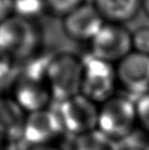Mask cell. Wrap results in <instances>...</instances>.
Segmentation results:
<instances>
[{
	"label": "cell",
	"mask_w": 149,
	"mask_h": 150,
	"mask_svg": "<svg viewBox=\"0 0 149 150\" xmlns=\"http://www.w3.org/2000/svg\"><path fill=\"white\" fill-rule=\"evenodd\" d=\"M82 77V58L72 53H59L52 56L45 75L52 100L60 103L80 94Z\"/></svg>",
	"instance_id": "cell-1"
},
{
	"label": "cell",
	"mask_w": 149,
	"mask_h": 150,
	"mask_svg": "<svg viewBox=\"0 0 149 150\" xmlns=\"http://www.w3.org/2000/svg\"><path fill=\"white\" fill-rule=\"evenodd\" d=\"M138 126L136 101L129 96L114 95L99 105L97 130L112 140H125Z\"/></svg>",
	"instance_id": "cell-2"
},
{
	"label": "cell",
	"mask_w": 149,
	"mask_h": 150,
	"mask_svg": "<svg viewBox=\"0 0 149 150\" xmlns=\"http://www.w3.org/2000/svg\"><path fill=\"white\" fill-rule=\"evenodd\" d=\"M40 45V33L35 24L12 14L0 23V52L14 60L35 55Z\"/></svg>",
	"instance_id": "cell-3"
},
{
	"label": "cell",
	"mask_w": 149,
	"mask_h": 150,
	"mask_svg": "<svg viewBox=\"0 0 149 150\" xmlns=\"http://www.w3.org/2000/svg\"><path fill=\"white\" fill-rule=\"evenodd\" d=\"M83 77L81 93L100 105L114 96L117 86L115 65L89 53L82 58Z\"/></svg>",
	"instance_id": "cell-4"
},
{
	"label": "cell",
	"mask_w": 149,
	"mask_h": 150,
	"mask_svg": "<svg viewBox=\"0 0 149 150\" xmlns=\"http://www.w3.org/2000/svg\"><path fill=\"white\" fill-rule=\"evenodd\" d=\"M57 113L64 130L74 137L97 130L99 105L82 94L58 103Z\"/></svg>",
	"instance_id": "cell-5"
},
{
	"label": "cell",
	"mask_w": 149,
	"mask_h": 150,
	"mask_svg": "<svg viewBox=\"0 0 149 150\" xmlns=\"http://www.w3.org/2000/svg\"><path fill=\"white\" fill-rule=\"evenodd\" d=\"M90 46L92 55L115 65L133 51L131 32L123 25L105 23Z\"/></svg>",
	"instance_id": "cell-6"
},
{
	"label": "cell",
	"mask_w": 149,
	"mask_h": 150,
	"mask_svg": "<svg viewBox=\"0 0 149 150\" xmlns=\"http://www.w3.org/2000/svg\"><path fill=\"white\" fill-rule=\"evenodd\" d=\"M117 85L127 95L139 97L149 93V55L132 51L115 64Z\"/></svg>",
	"instance_id": "cell-7"
},
{
	"label": "cell",
	"mask_w": 149,
	"mask_h": 150,
	"mask_svg": "<svg viewBox=\"0 0 149 150\" xmlns=\"http://www.w3.org/2000/svg\"><path fill=\"white\" fill-rule=\"evenodd\" d=\"M64 131L57 111L41 109L26 115L22 140L28 146L52 144Z\"/></svg>",
	"instance_id": "cell-8"
},
{
	"label": "cell",
	"mask_w": 149,
	"mask_h": 150,
	"mask_svg": "<svg viewBox=\"0 0 149 150\" xmlns=\"http://www.w3.org/2000/svg\"><path fill=\"white\" fill-rule=\"evenodd\" d=\"M105 25L92 3H84L62 18V28L68 38L79 42H91Z\"/></svg>",
	"instance_id": "cell-9"
},
{
	"label": "cell",
	"mask_w": 149,
	"mask_h": 150,
	"mask_svg": "<svg viewBox=\"0 0 149 150\" xmlns=\"http://www.w3.org/2000/svg\"><path fill=\"white\" fill-rule=\"evenodd\" d=\"M12 98L26 113L48 108L52 96L46 80L20 74L14 82Z\"/></svg>",
	"instance_id": "cell-10"
},
{
	"label": "cell",
	"mask_w": 149,
	"mask_h": 150,
	"mask_svg": "<svg viewBox=\"0 0 149 150\" xmlns=\"http://www.w3.org/2000/svg\"><path fill=\"white\" fill-rule=\"evenodd\" d=\"M105 23L123 25L133 20L142 8V0H93Z\"/></svg>",
	"instance_id": "cell-11"
},
{
	"label": "cell",
	"mask_w": 149,
	"mask_h": 150,
	"mask_svg": "<svg viewBox=\"0 0 149 150\" xmlns=\"http://www.w3.org/2000/svg\"><path fill=\"white\" fill-rule=\"evenodd\" d=\"M26 115L12 97L0 96V135L22 139Z\"/></svg>",
	"instance_id": "cell-12"
},
{
	"label": "cell",
	"mask_w": 149,
	"mask_h": 150,
	"mask_svg": "<svg viewBox=\"0 0 149 150\" xmlns=\"http://www.w3.org/2000/svg\"><path fill=\"white\" fill-rule=\"evenodd\" d=\"M74 150H119L117 143L112 140L99 130L75 137Z\"/></svg>",
	"instance_id": "cell-13"
},
{
	"label": "cell",
	"mask_w": 149,
	"mask_h": 150,
	"mask_svg": "<svg viewBox=\"0 0 149 150\" xmlns=\"http://www.w3.org/2000/svg\"><path fill=\"white\" fill-rule=\"evenodd\" d=\"M47 10L45 0H13L12 14L33 22Z\"/></svg>",
	"instance_id": "cell-14"
},
{
	"label": "cell",
	"mask_w": 149,
	"mask_h": 150,
	"mask_svg": "<svg viewBox=\"0 0 149 150\" xmlns=\"http://www.w3.org/2000/svg\"><path fill=\"white\" fill-rule=\"evenodd\" d=\"M131 37L133 51L149 55V27H139L132 32Z\"/></svg>",
	"instance_id": "cell-15"
},
{
	"label": "cell",
	"mask_w": 149,
	"mask_h": 150,
	"mask_svg": "<svg viewBox=\"0 0 149 150\" xmlns=\"http://www.w3.org/2000/svg\"><path fill=\"white\" fill-rule=\"evenodd\" d=\"M45 1L48 10L62 18L85 3V0H45Z\"/></svg>",
	"instance_id": "cell-16"
},
{
	"label": "cell",
	"mask_w": 149,
	"mask_h": 150,
	"mask_svg": "<svg viewBox=\"0 0 149 150\" xmlns=\"http://www.w3.org/2000/svg\"><path fill=\"white\" fill-rule=\"evenodd\" d=\"M138 126L149 134V93L136 100Z\"/></svg>",
	"instance_id": "cell-17"
},
{
	"label": "cell",
	"mask_w": 149,
	"mask_h": 150,
	"mask_svg": "<svg viewBox=\"0 0 149 150\" xmlns=\"http://www.w3.org/2000/svg\"><path fill=\"white\" fill-rule=\"evenodd\" d=\"M14 59L0 52V83L4 82L11 76L14 71Z\"/></svg>",
	"instance_id": "cell-18"
},
{
	"label": "cell",
	"mask_w": 149,
	"mask_h": 150,
	"mask_svg": "<svg viewBox=\"0 0 149 150\" xmlns=\"http://www.w3.org/2000/svg\"><path fill=\"white\" fill-rule=\"evenodd\" d=\"M13 0H0V23L12 16Z\"/></svg>",
	"instance_id": "cell-19"
},
{
	"label": "cell",
	"mask_w": 149,
	"mask_h": 150,
	"mask_svg": "<svg viewBox=\"0 0 149 150\" xmlns=\"http://www.w3.org/2000/svg\"><path fill=\"white\" fill-rule=\"evenodd\" d=\"M27 150H60L57 146L53 144L47 145H35V146H28Z\"/></svg>",
	"instance_id": "cell-20"
},
{
	"label": "cell",
	"mask_w": 149,
	"mask_h": 150,
	"mask_svg": "<svg viewBox=\"0 0 149 150\" xmlns=\"http://www.w3.org/2000/svg\"><path fill=\"white\" fill-rule=\"evenodd\" d=\"M119 150H146V149L141 146H137V145H127L125 147H119Z\"/></svg>",
	"instance_id": "cell-21"
},
{
	"label": "cell",
	"mask_w": 149,
	"mask_h": 150,
	"mask_svg": "<svg viewBox=\"0 0 149 150\" xmlns=\"http://www.w3.org/2000/svg\"><path fill=\"white\" fill-rule=\"evenodd\" d=\"M142 9L149 16V0H142Z\"/></svg>",
	"instance_id": "cell-22"
}]
</instances>
